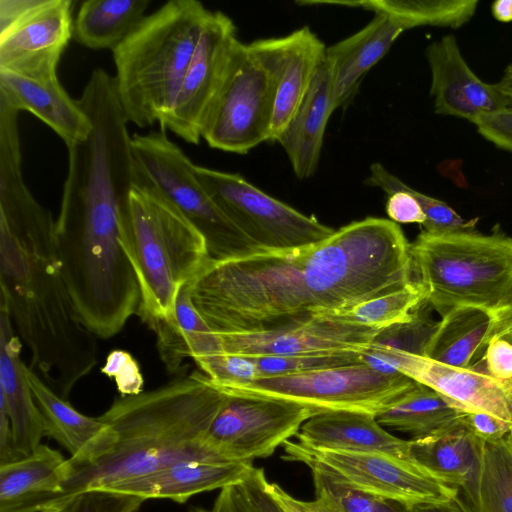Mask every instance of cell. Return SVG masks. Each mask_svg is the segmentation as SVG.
<instances>
[{"label": "cell", "instance_id": "42", "mask_svg": "<svg viewBox=\"0 0 512 512\" xmlns=\"http://www.w3.org/2000/svg\"><path fill=\"white\" fill-rule=\"evenodd\" d=\"M460 422L485 443L498 442L512 434L510 424L484 412L463 411Z\"/></svg>", "mask_w": 512, "mask_h": 512}, {"label": "cell", "instance_id": "24", "mask_svg": "<svg viewBox=\"0 0 512 512\" xmlns=\"http://www.w3.org/2000/svg\"><path fill=\"white\" fill-rule=\"evenodd\" d=\"M252 463L193 459L153 473L109 485L106 489L147 499L185 503L192 496L240 482Z\"/></svg>", "mask_w": 512, "mask_h": 512}, {"label": "cell", "instance_id": "41", "mask_svg": "<svg viewBox=\"0 0 512 512\" xmlns=\"http://www.w3.org/2000/svg\"><path fill=\"white\" fill-rule=\"evenodd\" d=\"M241 483L253 512H285L270 492L263 468L251 466Z\"/></svg>", "mask_w": 512, "mask_h": 512}, {"label": "cell", "instance_id": "16", "mask_svg": "<svg viewBox=\"0 0 512 512\" xmlns=\"http://www.w3.org/2000/svg\"><path fill=\"white\" fill-rule=\"evenodd\" d=\"M247 45L272 85L274 111L269 141L275 142L306 94L327 48L308 26Z\"/></svg>", "mask_w": 512, "mask_h": 512}, {"label": "cell", "instance_id": "3", "mask_svg": "<svg viewBox=\"0 0 512 512\" xmlns=\"http://www.w3.org/2000/svg\"><path fill=\"white\" fill-rule=\"evenodd\" d=\"M226 398L204 373L195 371L157 389L117 399L99 416L115 434L112 447L90 464H70L65 498L185 460L230 462L205 442Z\"/></svg>", "mask_w": 512, "mask_h": 512}, {"label": "cell", "instance_id": "30", "mask_svg": "<svg viewBox=\"0 0 512 512\" xmlns=\"http://www.w3.org/2000/svg\"><path fill=\"white\" fill-rule=\"evenodd\" d=\"M462 412L436 391L417 382L375 418L384 428L422 438L459 424Z\"/></svg>", "mask_w": 512, "mask_h": 512}, {"label": "cell", "instance_id": "50", "mask_svg": "<svg viewBox=\"0 0 512 512\" xmlns=\"http://www.w3.org/2000/svg\"><path fill=\"white\" fill-rule=\"evenodd\" d=\"M74 504V496L67 499L64 503L45 510L43 512H72Z\"/></svg>", "mask_w": 512, "mask_h": 512}, {"label": "cell", "instance_id": "6", "mask_svg": "<svg viewBox=\"0 0 512 512\" xmlns=\"http://www.w3.org/2000/svg\"><path fill=\"white\" fill-rule=\"evenodd\" d=\"M410 255L424 304L440 316L458 307L490 309L512 286V237L499 230H423Z\"/></svg>", "mask_w": 512, "mask_h": 512}, {"label": "cell", "instance_id": "12", "mask_svg": "<svg viewBox=\"0 0 512 512\" xmlns=\"http://www.w3.org/2000/svg\"><path fill=\"white\" fill-rule=\"evenodd\" d=\"M71 0H0V69L57 72L73 37Z\"/></svg>", "mask_w": 512, "mask_h": 512}, {"label": "cell", "instance_id": "44", "mask_svg": "<svg viewBox=\"0 0 512 512\" xmlns=\"http://www.w3.org/2000/svg\"><path fill=\"white\" fill-rule=\"evenodd\" d=\"M488 310L491 317V325L487 336V343L492 338H501L512 344V286Z\"/></svg>", "mask_w": 512, "mask_h": 512}, {"label": "cell", "instance_id": "53", "mask_svg": "<svg viewBox=\"0 0 512 512\" xmlns=\"http://www.w3.org/2000/svg\"><path fill=\"white\" fill-rule=\"evenodd\" d=\"M509 392L512 398V381L508 382Z\"/></svg>", "mask_w": 512, "mask_h": 512}, {"label": "cell", "instance_id": "31", "mask_svg": "<svg viewBox=\"0 0 512 512\" xmlns=\"http://www.w3.org/2000/svg\"><path fill=\"white\" fill-rule=\"evenodd\" d=\"M319 3L360 7L374 13H383L397 21L405 31L418 26L460 28L473 18L479 4L477 0H363Z\"/></svg>", "mask_w": 512, "mask_h": 512}, {"label": "cell", "instance_id": "7", "mask_svg": "<svg viewBox=\"0 0 512 512\" xmlns=\"http://www.w3.org/2000/svg\"><path fill=\"white\" fill-rule=\"evenodd\" d=\"M136 181L170 201L202 234L213 261L265 251L219 208L195 174V164L161 128L132 136Z\"/></svg>", "mask_w": 512, "mask_h": 512}, {"label": "cell", "instance_id": "51", "mask_svg": "<svg viewBox=\"0 0 512 512\" xmlns=\"http://www.w3.org/2000/svg\"><path fill=\"white\" fill-rule=\"evenodd\" d=\"M503 76L512 78V64L508 65L504 71Z\"/></svg>", "mask_w": 512, "mask_h": 512}, {"label": "cell", "instance_id": "29", "mask_svg": "<svg viewBox=\"0 0 512 512\" xmlns=\"http://www.w3.org/2000/svg\"><path fill=\"white\" fill-rule=\"evenodd\" d=\"M148 0H87L73 21V37L81 45L111 49L122 43L144 19Z\"/></svg>", "mask_w": 512, "mask_h": 512}, {"label": "cell", "instance_id": "18", "mask_svg": "<svg viewBox=\"0 0 512 512\" xmlns=\"http://www.w3.org/2000/svg\"><path fill=\"white\" fill-rule=\"evenodd\" d=\"M430 69V95L436 114L473 123L487 113L511 106L496 84L481 80L464 59L453 35L433 41L425 50Z\"/></svg>", "mask_w": 512, "mask_h": 512}, {"label": "cell", "instance_id": "17", "mask_svg": "<svg viewBox=\"0 0 512 512\" xmlns=\"http://www.w3.org/2000/svg\"><path fill=\"white\" fill-rule=\"evenodd\" d=\"M380 329L310 316L285 326L218 334L222 351L251 357L286 356L336 350H364Z\"/></svg>", "mask_w": 512, "mask_h": 512}, {"label": "cell", "instance_id": "38", "mask_svg": "<svg viewBox=\"0 0 512 512\" xmlns=\"http://www.w3.org/2000/svg\"><path fill=\"white\" fill-rule=\"evenodd\" d=\"M145 499L106 489H90L74 495L72 512H138Z\"/></svg>", "mask_w": 512, "mask_h": 512}, {"label": "cell", "instance_id": "27", "mask_svg": "<svg viewBox=\"0 0 512 512\" xmlns=\"http://www.w3.org/2000/svg\"><path fill=\"white\" fill-rule=\"evenodd\" d=\"M334 111L330 72L325 58L295 113L275 141L286 152L297 178L307 179L314 175L326 126Z\"/></svg>", "mask_w": 512, "mask_h": 512}, {"label": "cell", "instance_id": "34", "mask_svg": "<svg viewBox=\"0 0 512 512\" xmlns=\"http://www.w3.org/2000/svg\"><path fill=\"white\" fill-rule=\"evenodd\" d=\"M459 502L466 512H512V434L484 444L476 503Z\"/></svg>", "mask_w": 512, "mask_h": 512}, {"label": "cell", "instance_id": "10", "mask_svg": "<svg viewBox=\"0 0 512 512\" xmlns=\"http://www.w3.org/2000/svg\"><path fill=\"white\" fill-rule=\"evenodd\" d=\"M274 111L270 79L247 44L235 43L201 137L225 152L245 154L269 141Z\"/></svg>", "mask_w": 512, "mask_h": 512}, {"label": "cell", "instance_id": "35", "mask_svg": "<svg viewBox=\"0 0 512 512\" xmlns=\"http://www.w3.org/2000/svg\"><path fill=\"white\" fill-rule=\"evenodd\" d=\"M421 306L413 312L409 320L380 329L368 348L377 352L424 357L437 322L423 312Z\"/></svg>", "mask_w": 512, "mask_h": 512}, {"label": "cell", "instance_id": "52", "mask_svg": "<svg viewBox=\"0 0 512 512\" xmlns=\"http://www.w3.org/2000/svg\"><path fill=\"white\" fill-rule=\"evenodd\" d=\"M191 512H214V511L213 510H207V509H204V508L196 507V508H193L191 510Z\"/></svg>", "mask_w": 512, "mask_h": 512}, {"label": "cell", "instance_id": "22", "mask_svg": "<svg viewBox=\"0 0 512 512\" xmlns=\"http://www.w3.org/2000/svg\"><path fill=\"white\" fill-rule=\"evenodd\" d=\"M22 342L6 307L0 304V407L9 418L14 445L22 458L33 453L45 436L41 412L27 381Z\"/></svg>", "mask_w": 512, "mask_h": 512}, {"label": "cell", "instance_id": "32", "mask_svg": "<svg viewBox=\"0 0 512 512\" xmlns=\"http://www.w3.org/2000/svg\"><path fill=\"white\" fill-rule=\"evenodd\" d=\"M311 471L320 512H411V505L366 492L345 480L325 464L305 459Z\"/></svg>", "mask_w": 512, "mask_h": 512}, {"label": "cell", "instance_id": "9", "mask_svg": "<svg viewBox=\"0 0 512 512\" xmlns=\"http://www.w3.org/2000/svg\"><path fill=\"white\" fill-rule=\"evenodd\" d=\"M195 174L219 208L252 242L265 251L311 246L335 229L268 195L237 173L195 165Z\"/></svg>", "mask_w": 512, "mask_h": 512}, {"label": "cell", "instance_id": "25", "mask_svg": "<svg viewBox=\"0 0 512 512\" xmlns=\"http://www.w3.org/2000/svg\"><path fill=\"white\" fill-rule=\"evenodd\" d=\"M296 436L300 444L316 450L375 452L410 461L409 440L389 433L369 413L324 411L310 417Z\"/></svg>", "mask_w": 512, "mask_h": 512}, {"label": "cell", "instance_id": "49", "mask_svg": "<svg viewBox=\"0 0 512 512\" xmlns=\"http://www.w3.org/2000/svg\"><path fill=\"white\" fill-rule=\"evenodd\" d=\"M496 85L512 105V78L503 76L501 80L496 83Z\"/></svg>", "mask_w": 512, "mask_h": 512}, {"label": "cell", "instance_id": "26", "mask_svg": "<svg viewBox=\"0 0 512 512\" xmlns=\"http://www.w3.org/2000/svg\"><path fill=\"white\" fill-rule=\"evenodd\" d=\"M404 31L390 16L374 13L365 27L326 49L335 110L351 102L363 77Z\"/></svg>", "mask_w": 512, "mask_h": 512}, {"label": "cell", "instance_id": "45", "mask_svg": "<svg viewBox=\"0 0 512 512\" xmlns=\"http://www.w3.org/2000/svg\"><path fill=\"white\" fill-rule=\"evenodd\" d=\"M212 510L214 512H253L241 481L222 488Z\"/></svg>", "mask_w": 512, "mask_h": 512}, {"label": "cell", "instance_id": "11", "mask_svg": "<svg viewBox=\"0 0 512 512\" xmlns=\"http://www.w3.org/2000/svg\"><path fill=\"white\" fill-rule=\"evenodd\" d=\"M315 414L314 409L293 401L227 394L205 442L227 461L252 463L270 457Z\"/></svg>", "mask_w": 512, "mask_h": 512}, {"label": "cell", "instance_id": "33", "mask_svg": "<svg viewBox=\"0 0 512 512\" xmlns=\"http://www.w3.org/2000/svg\"><path fill=\"white\" fill-rule=\"evenodd\" d=\"M424 291L420 284L412 281L406 286L349 308L321 311L311 314L358 325L382 329L405 322L413 312L424 304Z\"/></svg>", "mask_w": 512, "mask_h": 512}, {"label": "cell", "instance_id": "13", "mask_svg": "<svg viewBox=\"0 0 512 512\" xmlns=\"http://www.w3.org/2000/svg\"><path fill=\"white\" fill-rule=\"evenodd\" d=\"M283 447L286 460L321 462L366 492L411 506L449 501L457 494V489L413 462L391 455L316 450L289 440Z\"/></svg>", "mask_w": 512, "mask_h": 512}, {"label": "cell", "instance_id": "1", "mask_svg": "<svg viewBox=\"0 0 512 512\" xmlns=\"http://www.w3.org/2000/svg\"><path fill=\"white\" fill-rule=\"evenodd\" d=\"M399 224L367 217L308 247L209 260L189 283L193 304L218 333H244L349 308L414 281Z\"/></svg>", "mask_w": 512, "mask_h": 512}, {"label": "cell", "instance_id": "20", "mask_svg": "<svg viewBox=\"0 0 512 512\" xmlns=\"http://www.w3.org/2000/svg\"><path fill=\"white\" fill-rule=\"evenodd\" d=\"M69 473V459L44 444L1 464L0 512H43L64 503Z\"/></svg>", "mask_w": 512, "mask_h": 512}, {"label": "cell", "instance_id": "8", "mask_svg": "<svg viewBox=\"0 0 512 512\" xmlns=\"http://www.w3.org/2000/svg\"><path fill=\"white\" fill-rule=\"evenodd\" d=\"M416 383L404 374H384L358 363L303 374L261 377L223 392L293 401L318 413L348 410L376 416Z\"/></svg>", "mask_w": 512, "mask_h": 512}, {"label": "cell", "instance_id": "15", "mask_svg": "<svg viewBox=\"0 0 512 512\" xmlns=\"http://www.w3.org/2000/svg\"><path fill=\"white\" fill-rule=\"evenodd\" d=\"M364 361L380 373H401L430 387L462 411L488 413L512 426L508 382H500L482 370L453 367L413 354L371 350L365 353Z\"/></svg>", "mask_w": 512, "mask_h": 512}, {"label": "cell", "instance_id": "2", "mask_svg": "<svg viewBox=\"0 0 512 512\" xmlns=\"http://www.w3.org/2000/svg\"><path fill=\"white\" fill-rule=\"evenodd\" d=\"M0 304L30 352L28 367L67 400L97 364V336L75 311L52 214L24 183L15 122L0 126Z\"/></svg>", "mask_w": 512, "mask_h": 512}, {"label": "cell", "instance_id": "23", "mask_svg": "<svg viewBox=\"0 0 512 512\" xmlns=\"http://www.w3.org/2000/svg\"><path fill=\"white\" fill-rule=\"evenodd\" d=\"M26 376L43 417L45 436L68 451L71 465L90 464L110 450L115 434L108 424L77 411L28 366Z\"/></svg>", "mask_w": 512, "mask_h": 512}, {"label": "cell", "instance_id": "43", "mask_svg": "<svg viewBox=\"0 0 512 512\" xmlns=\"http://www.w3.org/2000/svg\"><path fill=\"white\" fill-rule=\"evenodd\" d=\"M484 372L500 382L512 381V344L501 338L488 341L482 359Z\"/></svg>", "mask_w": 512, "mask_h": 512}, {"label": "cell", "instance_id": "5", "mask_svg": "<svg viewBox=\"0 0 512 512\" xmlns=\"http://www.w3.org/2000/svg\"><path fill=\"white\" fill-rule=\"evenodd\" d=\"M124 249L138 279L143 322L171 317L180 289L210 260L202 234L164 196L137 181Z\"/></svg>", "mask_w": 512, "mask_h": 512}, {"label": "cell", "instance_id": "4", "mask_svg": "<svg viewBox=\"0 0 512 512\" xmlns=\"http://www.w3.org/2000/svg\"><path fill=\"white\" fill-rule=\"evenodd\" d=\"M196 0H172L145 16L113 50L116 90L129 122L162 124L210 15Z\"/></svg>", "mask_w": 512, "mask_h": 512}, {"label": "cell", "instance_id": "28", "mask_svg": "<svg viewBox=\"0 0 512 512\" xmlns=\"http://www.w3.org/2000/svg\"><path fill=\"white\" fill-rule=\"evenodd\" d=\"M491 325L488 309L458 307L441 316L425 350L426 358L460 368H472L483 356Z\"/></svg>", "mask_w": 512, "mask_h": 512}, {"label": "cell", "instance_id": "37", "mask_svg": "<svg viewBox=\"0 0 512 512\" xmlns=\"http://www.w3.org/2000/svg\"><path fill=\"white\" fill-rule=\"evenodd\" d=\"M220 391L260 378L254 360L249 356L218 352L194 360Z\"/></svg>", "mask_w": 512, "mask_h": 512}, {"label": "cell", "instance_id": "19", "mask_svg": "<svg viewBox=\"0 0 512 512\" xmlns=\"http://www.w3.org/2000/svg\"><path fill=\"white\" fill-rule=\"evenodd\" d=\"M0 99L48 125L70 146L86 138L91 121L60 83L57 72L20 74L0 69Z\"/></svg>", "mask_w": 512, "mask_h": 512}, {"label": "cell", "instance_id": "48", "mask_svg": "<svg viewBox=\"0 0 512 512\" xmlns=\"http://www.w3.org/2000/svg\"><path fill=\"white\" fill-rule=\"evenodd\" d=\"M491 13L499 22H512V0L494 1L491 5Z\"/></svg>", "mask_w": 512, "mask_h": 512}, {"label": "cell", "instance_id": "14", "mask_svg": "<svg viewBox=\"0 0 512 512\" xmlns=\"http://www.w3.org/2000/svg\"><path fill=\"white\" fill-rule=\"evenodd\" d=\"M237 40L233 21L220 11H211L161 128L188 143H199L206 115L224 79Z\"/></svg>", "mask_w": 512, "mask_h": 512}, {"label": "cell", "instance_id": "40", "mask_svg": "<svg viewBox=\"0 0 512 512\" xmlns=\"http://www.w3.org/2000/svg\"><path fill=\"white\" fill-rule=\"evenodd\" d=\"M474 125L486 140L512 152V106L481 115Z\"/></svg>", "mask_w": 512, "mask_h": 512}, {"label": "cell", "instance_id": "46", "mask_svg": "<svg viewBox=\"0 0 512 512\" xmlns=\"http://www.w3.org/2000/svg\"><path fill=\"white\" fill-rule=\"evenodd\" d=\"M269 490L285 512H320L313 501L297 499L277 483H269Z\"/></svg>", "mask_w": 512, "mask_h": 512}, {"label": "cell", "instance_id": "36", "mask_svg": "<svg viewBox=\"0 0 512 512\" xmlns=\"http://www.w3.org/2000/svg\"><path fill=\"white\" fill-rule=\"evenodd\" d=\"M363 350H336L286 356L251 357L261 377L295 375L362 363Z\"/></svg>", "mask_w": 512, "mask_h": 512}, {"label": "cell", "instance_id": "21", "mask_svg": "<svg viewBox=\"0 0 512 512\" xmlns=\"http://www.w3.org/2000/svg\"><path fill=\"white\" fill-rule=\"evenodd\" d=\"M484 444L460 422L434 435L411 438L408 453L410 461L457 489V498L472 507L476 503Z\"/></svg>", "mask_w": 512, "mask_h": 512}, {"label": "cell", "instance_id": "47", "mask_svg": "<svg viewBox=\"0 0 512 512\" xmlns=\"http://www.w3.org/2000/svg\"><path fill=\"white\" fill-rule=\"evenodd\" d=\"M411 512H466L456 495L449 501L413 505Z\"/></svg>", "mask_w": 512, "mask_h": 512}, {"label": "cell", "instance_id": "39", "mask_svg": "<svg viewBox=\"0 0 512 512\" xmlns=\"http://www.w3.org/2000/svg\"><path fill=\"white\" fill-rule=\"evenodd\" d=\"M101 371L114 379L122 397L144 392V379L139 365L127 351L113 350L110 352Z\"/></svg>", "mask_w": 512, "mask_h": 512}]
</instances>
